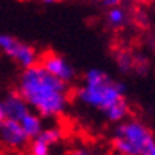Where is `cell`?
I'll use <instances>...</instances> for the list:
<instances>
[{
  "label": "cell",
  "instance_id": "obj_1",
  "mask_svg": "<svg viewBox=\"0 0 155 155\" xmlns=\"http://www.w3.org/2000/svg\"><path fill=\"white\" fill-rule=\"evenodd\" d=\"M16 92L43 119L62 117L71 103L70 86L49 74L40 63L22 68L16 82Z\"/></svg>",
  "mask_w": 155,
  "mask_h": 155
},
{
  "label": "cell",
  "instance_id": "obj_2",
  "mask_svg": "<svg viewBox=\"0 0 155 155\" xmlns=\"http://www.w3.org/2000/svg\"><path fill=\"white\" fill-rule=\"evenodd\" d=\"M78 101L98 112H106L125 100V86L100 68H90L76 90Z\"/></svg>",
  "mask_w": 155,
  "mask_h": 155
},
{
  "label": "cell",
  "instance_id": "obj_3",
  "mask_svg": "<svg viewBox=\"0 0 155 155\" xmlns=\"http://www.w3.org/2000/svg\"><path fill=\"white\" fill-rule=\"evenodd\" d=\"M116 155H155V139L150 127L136 117L116 124L111 138Z\"/></svg>",
  "mask_w": 155,
  "mask_h": 155
},
{
  "label": "cell",
  "instance_id": "obj_4",
  "mask_svg": "<svg viewBox=\"0 0 155 155\" xmlns=\"http://www.w3.org/2000/svg\"><path fill=\"white\" fill-rule=\"evenodd\" d=\"M0 52H3V55L18 63L21 68L32 67L40 60L38 51L32 45L8 33H0Z\"/></svg>",
  "mask_w": 155,
  "mask_h": 155
},
{
  "label": "cell",
  "instance_id": "obj_5",
  "mask_svg": "<svg viewBox=\"0 0 155 155\" xmlns=\"http://www.w3.org/2000/svg\"><path fill=\"white\" fill-rule=\"evenodd\" d=\"M63 141V130L60 127H46L27 144L29 155H54V150Z\"/></svg>",
  "mask_w": 155,
  "mask_h": 155
},
{
  "label": "cell",
  "instance_id": "obj_6",
  "mask_svg": "<svg viewBox=\"0 0 155 155\" xmlns=\"http://www.w3.org/2000/svg\"><path fill=\"white\" fill-rule=\"evenodd\" d=\"M29 136L25 135L22 127L18 120L13 119H3L0 122V147L8 152H22L27 149Z\"/></svg>",
  "mask_w": 155,
  "mask_h": 155
},
{
  "label": "cell",
  "instance_id": "obj_7",
  "mask_svg": "<svg viewBox=\"0 0 155 155\" xmlns=\"http://www.w3.org/2000/svg\"><path fill=\"white\" fill-rule=\"evenodd\" d=\"M38 63L46 70L49 74H52L54 78L63 81L65 84H68V86L76 79L74 67L60 54L48 52V54H45L43 57H41V60H38Z\"/></svg>",
  "mask_w": 155,
  "mask_h": 155
},
{
  "label": "cell",
  "instance_id": "obj_8",
  "mask_svg": "<svg viewBox=\"0 0 155 155\" xmlns=\"http://www.w3.org/2000/svg\"><path fill=\"white\" fill-rule=\"evenodd\" d=\"M3 111H5V119H13V120H19L30 108L27 106L24 98L18 92H10L2 98Z\"/></svg>",
  "mask_w": 155,
  "mask_h": 155
},
{
  "label": "cell",
  "instance_id": "obj_9",
  "mask_svg": "<svg viewBox=\"0 0 155 155\" xmlns=\"http://www.w3.org/2000/svg\"><path fill=\"white\" fill-rule=\"evenodd\" d=\"M18 122H19L21 127H22V130L25 131V135L29 136V139L35 138L41 130L45 128V119L40 114H37L35 111H32V109L27 111Z\"/></svg>",
  "mask_w": 155,
  "mask_h": 155
},
{
  "label": "cell",
  "instance_id": "obj_10",
  "mask_svg": "<svg viewBox=\"0 0 155 155\" xmlns=\"http://www.w3.org/2000/svg\"><path fill=\"white\" fill-rule=\"evenodd\" d=\"M127 22H128V13H127V10L122 8L120 5L106 10V24L111 29L119 30V29H122V27H125Z\"/></svg>",
  "mask_w": 155,
  "mask_h": 155
},
{
  "label": "cell",
  "instance_id": "obj_11",
  "mask_svg": "<svg viewBox=\"0 0 155 155\" xmlns=\"http://www.w3.org/2000/svg\"><path fill=\"white\" fill-rule=\"evenodd\" d=\"M128 116H130V106H128V103H127V100L114 104L112 108H109L106 112H104V117H106L109 122H112V124L122 122Z\"/></svg>",
  "mask_w": 155,
  "mask_h": 155
},
{
  "label": "cell",
  "instance_id": "obj_12",
  "mask_svg": "<svg viewBox=\"0 0 155 155\" xmlns=\"http://www.w3.org/2000/svg\"><path fill=\"white\" fill-rule=\"evenodd\" d=\"M62 155H109L106 152H103L97 147L92 146H86V144H81V146H73L70 147L68 150H65Z\"/></svg>",
  "mask_w": 155,
  "mask_h": 155
},
{
  "label": "cell",
  "instance_id": "obj_13",
  "mask_svg": "<svg viewBox=\"0 0 155 155\" xmlns=\"http://www.w3.org/2000/svg\"><path fill=\"white\" fill-rule=\"evenodd\" d=\"M117 65L120 67L124 71H131V70H138V59L130 52H119L117 54Z\"/></svg>",
  "mask_w": 155,
  "mask_h": 155
},
{
  "label": "cell",
  "instance_id": "obj_14",
  "mask_svg": "<svg viewBox=\"0 0 155 155\" xmlns=\"http://www.w3.org/2000/svg\"><path fill=\"white\" fill-rule=\"evenodd\" d=\"M101 5L108 10V8H112V6L120 5V0H101Z\"/></svg>",
  "mask_w": 155,
  "mask_h": 155
},
{
  "label": "cell",
  "instance_id": "obj_15",
  "mask_svg": "<svg viewBox=\"0 0 155 155\" xmlns=\"http://www.w3.org/2000/svg\"><path fill=\"white\" fill-rule=\"evenodd\" d=\"M5 119V111H3V104H2V100H0V122Z\"/></svg>",
  "mask_w": 155,
  "mask_h": 155
},
{
  "label": "cell",
  "instance_id": "obj_16",
  "mask_svg": "<svg viewBox=\"0 0 155 155\" xmlns=\"http://www.w3.org/2000/svg\"><path fill=\"white\" fill-rule=\"evenodd\" d=\"M43 3H57V2H60V0H41Z\"/></svg>",
  "mask_w": 155,
  "mask_h": 155
},
{
  "label": "cell",
  "instance_id": "obj_17",
  "mask_svg": "<svg viewBox=\"0 0 155 155\" xmlns=\"http://www.w3.org/2000/svg\"><path fill=\"white\" fill-rule=\"evenodd\" d=\"M138 2H147V0H138Z\"/></svg>",
  "mask_w": 155,
  "mask_h": 155
},
{
  "label": "cell",
  "instance_id": "obj_18",
  "mask_svg": "<svg viewBox=\"0 0 155 155\" xmlns=\"http://www.w3.org/2000/svg\"><path fill=\"white\" fill-rule=\"evenodd\" d=\"M0 155H5V153H2V152H0Z\"/></svg>",
  "mask_w": 155,
  "mask_h": 155
}]
</instances>
